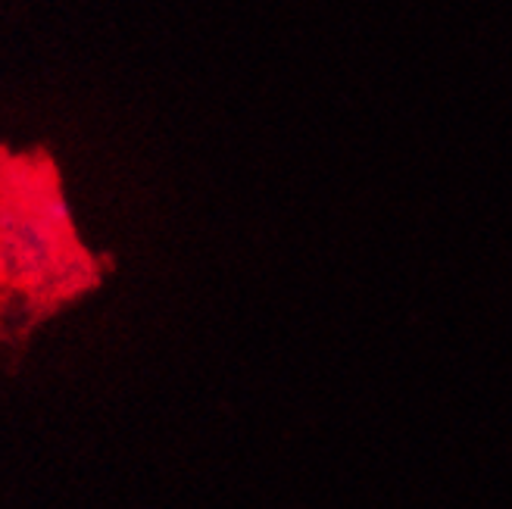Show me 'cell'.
Instances as JSON below:
<instances>
[{"mask_svg": "<svg viewBox=\"0 0 512 509\" xmlns=\"http://www.w3.org/2000/svg\"><path fill=\"white\" fill-rule=\"evenodd\" d=\"M113 269L110 253L82 241L57 157L0 141V372L16 375L38 328L104 288Z\"/></svg>", "mask_w": 512, "mask_h": 509, "instance_id": "6da1fadb", "label": "cell"}]
</instances>
